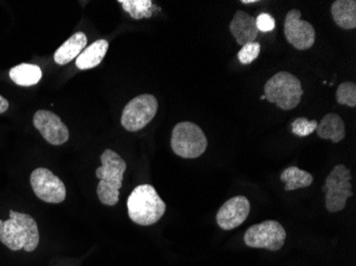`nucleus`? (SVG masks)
<instances>
[{
  "mask_svg": "<svg viewBox=\"0 0 356 266\" xmlns=\"http://www.w3.org/2000/svg\"><path fill=\"white\" fill-rule=\"evenodd\" d=\"M331 13L336 25L341 29L350 30L356 27L355 0H336L332 3Z\"/></svg>",
  "mask_w": 356,
  "mask_h": 266,
  "instance_id": "obj_17",
  "label": "nucleus"
},
{
  "mask_svg": "<svg viewBox=\"0 0 356 266\" xmlns=\"http://www.w3.org/2000/svg\"><path fill=\"white\" fill-rule=\"evenodd\" d=\"M0 242L13 251H35L40 243L37 222L29 214L11 210L9 219L0 221Z\"/></svg>",
  "mask_w": 356,
  "mask_h": 266,
  "instance_id": "obj_1",
  "label": "nucleus"
},
{
  "mask_svg": "<svg viewBox=\"0 0 356 266\" xmlns=\"http://www.w3.org/2000/svg\"><path fill=\"white\" fill-rule=\"evenodd\" d=\"M109 43L106 40H97L83 49L76 59V66L81 71L91 69L99 66L107 53Z\"/></svg>",
  "mask_w": 356,
  "mask_h": 266,
  "instance_id": "obj_16",
  "label": "nucleus"
},
{
  "mask_svg": "<svg viewBox=\"0 0 356 266\" xmlns=\"http://www.w3.org/2000/svg\"><path fill=\"white\" fill-rule=\"evenodd\" d=\"M251 205L245 196H236L226 201L217 214V223L223 230H233L245 223Z\"/></svg>",
  "mask_w": 356,
  "mask_h": 266,
  "instance_id": "obj_12",
  "label": "nucleus"
},
{
  "mask_svg": "<svg viewBox=\"0 0 356 266\" xmlns=\"http://www.w3.org/2000/svg\"><path fill=\"white\" fill-rule=\"evenodd\" d=\"M87 35L83 32H76L67 42H64L54 56V60L59 65H65L73 61L80 53H83L87 46Z\"/></svg>",
  "mask_w": 356,
  "mask_h": 266,
  "instance_id": "obj_14",
  "label": "nucleus"
},
{
  "mask_svg": "<svg viewBox=\"0 0 356 266\" xmlns=\"http://www.w3.org/2000/svg\"><path fill=\"white\" fill-rule=\"evenodd\" d=\"M317 121H309L306 117H298L291 123V132L298 137H307L316 131Z\"/></svg>",
  "mask_w": 356,
  "mask_h": 266,
  "instance_id": "obj_22",
  "label": "nucleus"
},
{
  "mask_svg": "<svg viewBox=\"0 0 356 266\" xmlns=\"http://www.w3.org/2000/svg\"><path fill=\"white\" fill-rule=\"evenodd\" d=\"M336 98L339 105L356 107V85L354 82H343L338 87Z\"/></svg>",
  "mask_w": 356,
  "mask_h": 266,
  "instance_id": "obj_20",
  "label": "nucleus"
},
{
  "mask_svg": "<svg viewBox=\"0 0 356 266\" xmlns=\"http://www.w3.org/2000/svg\"><path fill=\"white\" fill-rule=\"evenodd\" d=\"M102 166L96 169V177L101 180L97 195L103 205L115 206L119 203L120 189L123 185L126 162L111 149H106L101 156Z\"/></svg>",
  "mask_w": 356,
  "mask_h": 266,
  "instance_id": "obj_2",
  "label": "nucleus"
},
{
  "mask_svg": "<svg viewBox=\"0 0 356 266\" xmlns=\"http://www.w3.org/2000/svg\"><path fill=\"white\" fill-rule=\"evenodd\" d=\"M33 125L39 130L42 137L51 145L60 146L69 140V129L54 112L47 110L35 112Z\"/></svg>",
  "mask_w": 356,
  "mask_h": 266,
  "instance_id": "obj_11",
  "label": "nucleus"
},
{
  "mask_svg": "<svg viewBox=\"0 0 356 266\" xmlns=\"http://www.w3.org/2000/svg\"><path fill=\"white\" fill-rule=\"evenodd\" d=\"M300 10H290L286 15L284 33L290 45L299 51H307L316 42V30L311 23L301 19Z\"/></svg>",
  "mask_w": 356,
  "mask_h": 266,
  "instance_id": "obj_10",
  "label": "nucleus"
},
{
  "mask_svg": "<svg viewBox=\"0 0 356 266\" xmlns=\"http://www.w3.org/2000/svg\"><path fill=\"white\" fill-rule=\"evenodd\" d=\"M158 111V101L149 94L137 96L124 108L122 126L127 131L137 132L151 123Z\"/></svg>",
  "mask_w": 356,
  "mask_h": 266,
  "instance_id": "obj_7",
  "label": "nucleus"
},
{
  "mask_svg": "<svg viewBox=\"0 0 356 266\" xmlns=\"http://www.w3.org/2000/svg\"><path fill=\"white\" fill-rule=\"evenodd\" d=\"M264 90L266 99L285 111L299 106L304 93L299 78L288 72H280L272 76Z\"/></svg>",
  "mask_w": 356,
  "mask_h": 266,
  "instance_id": "obj_4",
  "label": "nucleus"
},
{
  "mask_svg": "<svg viewBox=\"0 0 356 266\" xmlns=\"http://www.w3.org/2000/svg\"><path fill=\"white\" fill-rule=\"evenodd\" d=\"M241 3L248 5V3H258V1L257 0H241Z\"/></svg>",
  "mask_w": 356,
  "mask_h": 266,
  "instance_id": "obj_26",
  "label": "nucleus"
},
{
  "mask_svg": "<svg viewBox=\"0 0 356 266\" xmlns=\"http://www.w3.org/2000/svg\"><path fill=\"white\" fill-rule=\"evenodd\" d=\"M229 31L239 45L245 46L255 42L258 35L256 19L245 11H237L229 24Z\"/></svg>",
  "mask_w": 356,
  "mask_h": 266,
  "instance_id": "obj_13",
  "label": "nucleus"
},
{
  "mask_svg": "<svg viewBox=\"0 0 356 266\" xmlns=\"http://www.w3.org/2000/svg\"><path fill=\"white\" fill-rule=\"evenodd\" d=\"M259 53H261V44L253 42V43L242 46L241 49L238 53V59H239L240 63L248 65V64H251L252 62L255 61Z\"/></svg>",
  "mask_w": 356,
  "mask_h": 266,
  "instance_id": "obj_23",
  "label": "nucleus"
},
{
  "mask_svg": "<svg viewBox=\"0 0 356 266\" xmlns=\"http://www.w3.org/2000/svg\"><path fill=\"white\" fill-rule=\"evenodd\" d=\"M9 109V101L5 97L0 95V114L5 113Z\"/></svg>",
  "mask_w": 356,
  "mask_h": 266,
  "instance_id": "obj_25",
  "label": "nucleus"
},
{
  "mask_svg": "<svg viewBox=\"0 0 356 266\" xmlns=\"http://www.w3.org/2000/svg\"><path fill=\"white\" fill-rule=\"evenodd\" d=\"M258 31L271 32L275 28V19L269 13H261L256 17Z\"/></svg>",
  "mask_w": 356,
  "mask_h": 266,
  "instance_id": "obj_24",
  "label": "nucleus"
},
{
  "mask_svg": "<svg viewBox=\"0 0 356 266\" xmlns=\"http://www.w3.org/2000/svg\"><path fill=\"white\" fill-rule=\"evenodd\" d=\"M316 131L318 137L321 139L331 140L333 143H339L346 137L345 122L338 114L329 113L318 124Z\"/></svg>",
  "mask_w": 356,
  "mask_h": 266,
  "instance_id": "obj_15",
  "label": "nucleus"
},
{
  "mask_svg": "<svg viewBox=\"0 0 356 266\" xmlns=\"http://www.w3.org/2000/svg\"><path fill=\"white\" fill-rule=\"evenodd\" d=\"M208 141L203 130L191 122H181L172 131L171 147L175 155L195 159L206 151Z\"/></svg>",
  "mask_w": 356,
  "mask_h": 266,
  "instance_id": "obj_5",
  "label": "nucleus"
},
{
  "mask_svg": "<svg viewBox=\"0 0 356 266\" xmlns=\"http://www.w3.org/2000/svg\"><path fill=\"white\" fill-rule=\"evenodd\" d=\"M123 5L125 11L131 14V17L134 19H142V17H149L152 15V1H120Z\"/></svg>",
  "mask_w": 356,
  "mask_h": 266,
  "instance_id": "obj_21",
  "label": "nucleus"
},
{
  "mask_svg": "<svg viewBox=\"0 0 356 266\" xmlns=\"http://www.w3.org/2000/svg\"><path fill=\"white\" fill-rule=\"evenodd\" d=\"M261 101H264V99H266L265 95L261 96Z\"/></svg>",
  "mask_w": 356,
  "mask_h": 266,
  "instance_id": "obj_27",
  "label": "nucleus"
},
{
  "mask_svg": "<svg viewBox=\"0 0 356 266\" xmlns=\"http://www.w3.org/2000/svg\"><path fill=\"white\" fill-rule=\"evenodd\" d=\"M128 216L140 226H151L165 215L167 206L151 185L135 188L127 199Z\"/></svg>",
  "mask_w": 356,
  "mask_h": 266,
  "instance_id": "obj_3",
  "label": "nucleus"
},
{
  "mask_svg": "<svg viewBox=\"0 0 356 266\" xmlns=\"http://www.w3.org/2000/svg\"><path fill=\"white\" fill-rule=\"evenodd\" d=\"M285 229L277 221H265L256 224L247 230L245 235V245L252 248H264L270 251H277L286 241Z\"/></svg>",
  "mask_w": 356,
  "mask_h": 266,
  "instance_id": "obj_8",
  "label": "nucleus"
},
{
  "mask_svg": "<svg viewBox=\"0 0 356 266\" xmlns=\"http://www.w3.org/2000/svg\"><path fill=\"white\" fill-rule=\"evenodd\" d=\"M42 69L35 64L22 63L10 69L9 76L12 81L19 87H32L42 79Z\"/></svg>",
  "mask_w": 356,
  "mask_h": 266,
  "instance_id": "obj_18",
  "label": "nucleus"
},
{
  "mask_svg": "<svg viewBox=\"0 0 356 266\" xmlns=\"http://www.w3.org/2000/svg\"><path fill=\"white\" fill-rule=\"evenodd\" d=\"M351 173L343 164L336 165L325 180L322 190L325 192V208L331 213L345 209L347 201L353 196Z\"/></svg>",
  "mask_w": 356,
  "mask_h": 266,
  "instance_id": "obj_6",
  "label": "nucleus"
},
{
  "mask_svg": "<svg viewBox=\"0 0 356 266\" xmlns=\"http://www.w3.org/2000/svg\"><path fill=\"white\" fill-rule=\"evenodd\" d=\"M30 185L38 198L45 203H60L67 197V189L62 180L44 167L32 172Z\"/></svg>",
  "mask_w": 356,
  "mask_h": 266,
  "instance_id": "obj_9",
  "label": "nucleus"
},
{
  "mask_svg": "<svg viewBox=\"0 0 356 266\" xmlns=\"http://www.w3.org/2000/svg\"><path fill=\"white\" fill-rule=\"evenodd\" d=\"M281 180L285 182V191L290 192L309 188L313 183L314 177L309 172L290 166L281 174Z\"/></svg>",
  "mask_w": 356,
  "mask_h": 266,
  "instance_id": "obj_19",
  "label": "nucleus"
}]
</instances>
